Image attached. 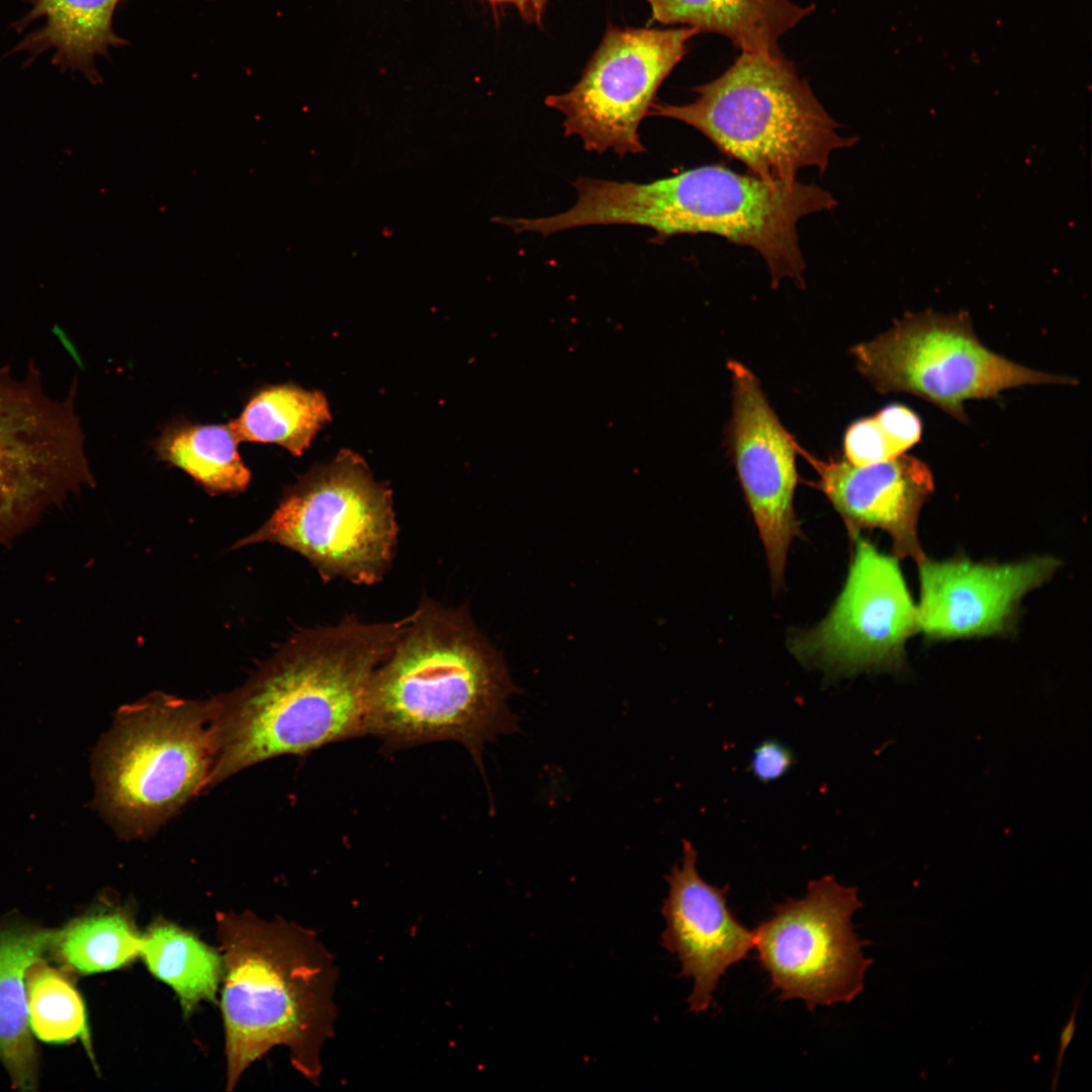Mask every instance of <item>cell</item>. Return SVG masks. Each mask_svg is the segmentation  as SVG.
I'll list each match as a JSON object with an SVG mask.
<instances>
[{"instance_id": "7c38bea8", "label": "cell", "mask_w": 1092, "mask_h": 1092, "mask_svg": "<svg viewBox=\"0 0 1092 1092\" xmlns=\"http://www.w3.org/2000/svg\"><path fill=\"white\" fill-rule=\"evenodd\" d=\"M854 552L843 588L827 616L796 634L789 648L806 665L835 675L897 671L905 643L918 629V612L897 557L852 537Z\"/></svg>"}, {"instance_id": "f1b7e54d", "label": "cell", "mask_w": 1092, "mask_h": 1092, "mask_svg": "<svg viewBox=\"0 0 1092 1092\" xmlns=\"http://www.w3.org/2000/svg\"><path fill=\"white\" fill-rule=\"evenodd\" d=\"M491 4H512L529 23L541 26L548 0H486Z\"/></svg>"}, {"instance_id": "d6986e66", "label": "cell", "mask_w": 1092, "mask_h": 1092, "mask_svg": "<svg viewBox=\"0 0 1092 1092\" xmlns=\"http://www.w3.org/2000/svg\"><path fill=\"white\" fill-rule=\"evenodd\" d=\"M652 19L727 37L741 52L782 53L780 38L814 5L790 0H647Z\"/></svg>"}, {"instance_id": "e0dca14e", "label": "cell", "mask_w": 1092, "mask_h": 1092, "mask_svg": "<svg viewBox=\"0 0 1092 1092\" xmlns=\"http://www.w3.org/2000/svg\"><path fill=\"white\" fill-rule=\"evenodd\" d=\"M58 931L25 925L0 929V1061L19 1090L37 1085L24 978L31 966L52 953Z\"/></svg>"}, {"instance_id": "5bb4252c", "label": "cell", "mask_w": 1092, "mask_h": 1092, "mask_svg": "<svg viewBox=\"0 0 1092 1092\" xmlns=\"http://www.w3.org/2000/svg\"><path fill=\"white\" fill-rule=\"evenodd\" d=\"M918 566V629L930 639L948 640L1010 631L1021 599L1048 580L1059 561L1044 556L997 564L925 557Z\"/></svg>"}, {"instance_id": "ffe728a7", "label": "cell", "mask_w": 1092, "mask_h": 1092, "mask_svg": "<svg viewBox=\"0 0 1092 1092\" xmlns=\"http://www.w3.org/2000/svg\"><path fill=\"white\" fill-rule=\"evenodd\" d=\"M239 442L231 423L201 425L175 420L164 427L153 447L162 461L183 470L210 493H236L245 490L251 480L238 451Z\"/></svg>"}, {"instance_id": "484cf974", "label": "cell", "mask_w": 1092, "mask_h": 1092, "mask_svg": "<svg viewBox=\"0 0 1092 1092\" xmlns=\"http://www.w3.org/2000/svg\"><path fill=\"white\" fill-rule=\"evenodd\" d=\"M875 417L900 454L905 453L921 438V421L905 405L890 404Z\"/></svg>"}, {"instance_id": "4fadbf2b", "label": "cell", "mask_w": 1092, "mask_h": 1092, "mask_svg": "<svg viewBox=\"0 0 1092 1092\" xmlns=\"http://www.w3.org/2000/svg\"><path fill=\"white\" fill-rule=\"evenodd\" d=\"M733 383L730 439L745 499L757 527L771 583H784L788 552L800 536L794 509L798 444L769 405L755 375L729 361Z\"/></svg>"}, {"instance_id": "6da1fadb", "label": "cell", "mask_w": 1092, "mask_h": 1092, "mask_svg": "<svg viewBox=\"0 0 1092 1092\" xmlns=\"http://www.w3.org/2000/svg\"><path fill=\"white\" fill-rule=\"evenodd\" d=\"M406 617L356 616L298 632L240 689L218 700V751L209 788L261 761L364 735L373 673Z\"/></svg>"}, {"instance_id": "4316f807", "label": "cell", "mask_w": 1092, "mask_h": 1092, "mask_svg": "<svg viewBox=\"0 0 1092 1092\" xmlns=\"http://www.w3.org/2000/svg\"><path fill=\"white\" fill-rule=\"evenodd\" d=\"M793 751L776 739H766L753 750L749 768L762 783H769L785 776L793 763Z\"/></svg>"}, {"instance_id": "44dd1931", "label": "cell", "mask_w": 1092, "mask_h": 1092, "mask_svg": "<svg viewBox=\"0 0 1092 1092\" xmlns=\"http://www.w3.org/2000/svg\"><path fill=\"white\" fill-rule=\"evenodd\" d=\"M140 956L149 971L175 991L185 1014L202 1001H215L222 956L192 932L159 917L142 934Z\"/></svg>"}, {"instance_id": "277c9868", "label": "cell", "mask_w": 1092, "mask_h": 1092, "mask_svg": "<svg viewBox=\"0 0 1092 1092\" xmlns=\"http://www.w3.org/2000/svg\"><path fill=\"white\" fill-rule=\"evenodd\" d=\"M216 933L228 1091L276 1045L285 1046L293 1067L316 1082L336 1015L331 954L309 930L251 911L218 912Z\"/></svg>"}, {"instance_id": "30bf717a", "label": "cell", "mask_w": 1092, "mask_h": 1092, "mask_svg": "<svg viewBox=\"0 0 1092 1092\" xmlns=\"http://www.w3.org/2000/svg\"><path fill=\"white\" fill-rule=\"evenodd\" d=\"M863 906L856 887L833 876L808 883L801 899L788 898L752 931L760 967L780 1000L801 999L809 1011L850 1003L864 988L874 963L862 947L851 918Z\"/></svg>"}, {"instance_id": "603a6c76", "label": "cell", "mask_w": 1092, "mask_h": 1092, "mask_svg": "<svg viewBox=\"0 0 1092 1092\" xmlns=\"http://www.w3.org/2000/svg\"><path fill=\"white\" fill-rule=\"evenodd\" d=\"M142 934L132 916L112 909L79 917L58 931L52 953L81 974L116 970L141 953Z\"/></svg>"}, {"instance_id": "3957f363", "label": "cell", "mask_w": 1092, "mask_h": 1092, "mask_svg": "<svg viewBox=\"0 0 1092 1092\" xmlns=\"http://www.w3.org/2000/svg\"><path fill=\"white\" fill-rule=\"evenodd\" d=\"M573 185L576 202L550 215L553 232L629 224L653 230L657 243L675 235H717L757 251L775 287L783 278L804 285L797 222L836 205L834 197L818 186L769 183L719 165L646 183L581 177Z\"/></svg>"}, {"instance_id": "ac0fdd59", "label": "cell", "mask_w": 1092, "mask_h": 1092, "mask_svg": "<svg viewBox=\"0 0 1092 1092\" xmlns=\"http://www.w3.org/2000/svg\"><path fill=\"white\" fill-rule=\"evenodd\" d=\"M118 2L32 0L29 11L17 22L16 28L23 29L37 19L42 20V24L25 36L16 51L28 52L33 58L52 51L54 65L62 70L79 71L91 82H98L94 59L122 42L112 27Z\"/></svg>"}, {"instance_id": "9a60e30c", "label": "cell", "mask_w": 1092, "mask_h": 1092, "mask_svg": "<svg viewBox=\"0 0 1092 1092\" xmlns=\"http://www.w3.org/2000/svg\"><path fill=\"white\" fill-rule=\"evenodd\" d=\"M697 850L682 840L680 866L664 877L668 893L662 902L665 928L661 945L680 962V976L693 979L689 1011L699 1014L712 1003L720 979L754 947L746 928L727 904L729 885L716 887L697 870Z\"/></svg>"}, {"instance_id": "5b68a950", "label": "cell", "mask_w": 1092, "mask_h": 1092, "mask_svg": "<svg viewBox=\"0 0 1092 1092\" xmlns=\"http://www.w3.org/2000/svg\"><path fill=\"white\" fill-rule=\"evenodd\" d=\"M682 105L656 103L650 115L679 120L769 183L793 184L806 167L824 172L841 135L807 81L782 53L741 52L718 78L697 86Z\"/></svg>"}, {"instance_id": "7a4b0ae2", "label": "cell", "mask_w": 1092, "mask_h": 1092, "mask_svg": "<svg viewBox=\"0 0 1092 1092\" xmlns=\"http://www.w3.org/2000/svg\"><path fill=\"white\" fill-rule=\"evenodd\" d=\"M518 692L467 608L424 597L373 673L364 735L390 749L455 741L482 767L484 744L518 729Z\"/></svg>"}, {"instance_id": "83f0119b", "label": "cell", "mask_w": 1092, "mask_h": 1092, "mask_svg": "<svg viewBox=\"0 0 1092 1092\" xmlns=\"http://www.w3.org/2000/svg\"><path fill=\"white\" fill-rule=\"evenodd\" d=\"M1080 999H1081V995L1077 998V1000H1075L1073 1010H1072V1012L1070 1014V1018L1068 1019V1021L1064 1025V1027L1062 1029V1032H1061L1060 1045H1059V1051H1058L1057 1058H1056V1067H1055V1072H1054V1076H1053V1079H1052V1090L1053 1091L1057 1090V1086H1058V1082H1059V1078H1060V1073H1061V1068H1062V1065H1063L1064 1055H1065L1068 1046L1070 1045V1043H1071V1041H1072V1039L1074 1037L1075 1031H1076V1016H1077V1010H1078Z\"/></svg>"}, {"instance_id": "52a82bcc", "label": "cell", "mask_w": 1092, "mask_h": 1092, "mask_svg": "<svg viewBox=\"0 0 1092 1092\" xmlns=\"http://www.w3.org/2000/svg\"><path fill=\"white\" fill-rule=\"evenodd\" d=\"M396 541L390 489L358 454L344 450L301 476L262 527L235 547L280 544L306 558L325 581L372 585L388 572Z\"/></svg>"}, {"instance_id": "9c48e42d", "label": "cell", "mask_w": 1092, "mask_h": 1092, "mask_svg": "<svg viewBox=\"0 0 1092 1092\" xmlns=\"http://www.w3.org/2000/svg\"><path fill=\"white\" fill-rule=\"evenodd\" d=\"M75 384L56 398L30 365L0 369V542L34 525L71 494L94 484L75 408Z\"/></svg>"}, {"instance_id": "2e32d148", "label": "cell", "mask_w": 1092, "mask_h": 1092, "mask_svg": "<svg viewBox=\"0 0 1092 1092\" xmlns=\"http://www.w3.org/2000/svg\"><path fill=\"white\" fill-rule=\"evenodd\" d=\"M816 470L817 487L845 523L852 538L861 529H881L892 539L895 555L917 563L925 558L917 525L921 509L934 490L928 465L905 453L876 464L858 466L846 459L821 460L798 446Z\"/></svg>"}, {"instance_id": "8fae6325", "label": "cell", "mask_w": 1092, "mask_h": 1092, "mask_svg": "<svg viewBox=\"0 0 1092 1092\" xmlns=\"http://www.w3.org/2000/svg\"><path fill=\"white\" fill-rule=\"evenodd\" d=\"M698 33L690 26L609 25L578 82L565 93L547 96L545 104L563 114L564 134L578 136L586 151L612 150L621 158L645 153L640 123Z\"/></svg>"}, {"instance_id": "cb8c5ba5", "label": "cell", "mask_w": 1092, "mask_h": 1092, "mask_svg": "<svg viewBox=\"0 0 1092 1092\" xmlns=\"http://www.w3.org/2000/svg\"><path fill=\"white\" fill-rule=\"evenodd\" d=\"M26 1001L31 1032L44 1042L82 1040L93 1061L90 1031L83 999L71 980L44 961L26 973Z\"/></svg>"}, {"instance_id": "ba28073f", "label": "cell", "mask_w": 1092, "mask_h": 1092, "mask_svg": "<svg viewBox=\"0 0 1092 1092\" xmlns=\"http://www.w3.org/2000/svg\"><path fill=\"white\" fill-rule=\"evenodd\" d=\"M859 372L880 392L923 398L962 423L964 403L1029 384H1076L1077 379L1030 369L994 353L975 334L968 312L932 310L903 316L874 340L850 350Z\"/></svg>"}, {"instance_id": "7402d4cb", "label": "cell", "mask_w": 1092, "mask_h": 1092, "mask_svg": "<svg viewBox=\"0 0 1092 1092\" xmlns=\"http://www.w3.org/2000/svg\"><path fill=\"white\" fill-rule=\"evenodd\" d=\"M330 420L321 391L288 383L256 390L230 423L240 441L276 444L299 456Z\"/></svg>"}, {"instance_id": "d4e9b609", "label": "cell", "mask_w": 1092, "mask_h": 1092, "mask_svg": "<svg viewBox=\"0 0 1092 1092\" xmlns=\"http://www.w3.org/2000/svg\"><path fill=\"white\" fill-rule=\"evenodd\" d=\"M845 459L854 465L866 466L884 462L901 455L876 417L852 423L844 436Z\"/></svg>"}, {"instance_id": "8992f818", "label": "cell", "mask_w": 1092, "mask_h": 1092, "mask_svg": "<svg viewBox=\"0 0 1092 1092\" xmlns=\"http://www.w3.org/2000/svg\"><path fill=\"white\" fill-rule=\"evenodd\" d=\"M218 701L155 693L117 712L93 759L97 807L124 838L154 833L209 788Z\"/></svg>"}]
</instances>
